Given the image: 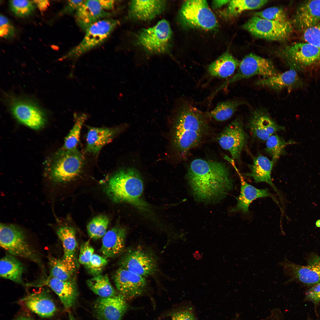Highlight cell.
Instances as JSON below:
<instances>
[{
	"mask_svg": "<svg viewBox=\"0 0 320 320\" xmlns=\"http://www.w3.org/2000/svg\"><path fill=\"white\" fill-rule=\"evenodd\" d=\"M192 255L194 258L196 260L201 259L202 258V254H200L199 251H195L193 254Z\"/></svg>",
	"mask_w": 320,
	"mask_h": 320,
	"instance_id": "51",
	"label": "cell"
},
{
	"mask_svg": "<svg viewBox=\"0 0 320 320\" xmlns=\"http://www.w3.org/2000/svg\"><path fill=\"white\" fill-rule=\"evenodd\" d=\"M24 271L22 263L13 255L7 254L0 259V276L2 278L22 284Z\"/></svg>",
	"mask_w": 320,
	"mask_h": 320,
	"instance_id": "30",
	"label": "cell"
},
{
	"mask_svg": "<svg viewBox=\"0 0 320 320\" xmlns=\"http://www.w3.org/2000/svg\"><path fill=\"white\" fill-rule=\"evenodd\" d=\"M278 265L282 268L284 276L289 277L285 284L297 281L313 286L320 282V256L317 255L311 256L305 265L293 263L286 257Z\"/></svg>",
	"mask_w": 320,
	"mask_h": 320,
	"instance_id": "10",
	"label": "cell"
},
{
	"mask_svg": "<svg viewBox=\"0 0 320 320\" xmlns=\"http://www.w3.org/2000/svg\"><path fill=\"white\" fill-rule=\"evenodd\" d=\"M32 1L36 5L41 12H44L46 10L49 5V2L48 0H38Z\"/></svg>",
	"mask_w": 320,
	"mask_h": 320,
	"instance_id": "48",
	"label": "cell"
},
{
	"mask_svg": "<svg viewBox=\"0 0 320 320\" xmlns=\"http://www.w3.org/2000/svg\"><path fill=\"white\" fill-rule=\"evenodd\" d=\"M234 161L231 160L230 163L233 166L239 177L241 187L240 195L237 198V205L233 209V211H239L247 214L248 213L251 203L255 200L260 198L271 197L277 202L267 189H258L246 182L236 167Z\"/></svg>",
	"mask_w": 320,
	"mask_h": 320,
	"instance_id": "23",
	"label": "cell"
},
{
	"mask_svg": "<svg viewBox=\"0 0 320 320\" xmlns=\"http://www.w3.org/2000/svg\"><path fill=\"white\" fill-rule=\"evenodd\" d=\"M187 177L194 196L202 200L223 197L232 187L228 167L215 161L197 159L188 167Z\"/></svg>",
	"mask_w": 320,
	"mask_h": 320,
	"instance_id": "1",
	"label": "cell"
},
{
	"mask_svg": "<svg viewBox=\"0 0 320 320\" xmlns=\"http://www.w3.org/2000/svg\"><path fill=\"white\" fill-rule=\"evenodd\" d=\"M243 28L257 38L267 40L283 41L291 34L292 26L254 16L243 25Z\"/></svg>",
	"mask_w": 320,
	"mask_h": 320,
	"instance_id": "12",
	"label": "cell"
},
{
	"mask_svg": "<svg viewBox=\"0 0 320 320\" xmlns=\"http://www.w3.org/2000/svg\"><path fill=\"white\" fill-rule=\"evenodd\" d=\"M0 245L10 255L41 264L37 254L27 241L24 233L16 226L1 224Z\"/></svg>",
	"mask_w": 320,
	"mask_h": 320,
	"instance_id": "4",
	"label": "cell"
},
{
	"mask_svg": "<svg viewBox=\"0 0 320 320\" xmlns=\"http://www.w3.org/2000/svg\"><path fill=\"white\" fill-rule=\"evenodd\" d=\"M94 248L91 246L89 241L81 244L79 257V263L86 266L87 265L94 254Z\"/></svg>",
	"mask_w": 320,
	"mask_h": 320,
	"instance_id": "44",
	"label": "cell"
},
{
	"mask_svg": "<svg viewBox=\"0 0 320 320\" xmlns=\"http://www.w3.org/2000/svg\"><path fill=\"white\" fill-rule=\"evenodd\" d=\"M16 320H32L31 319L25 316H22L17 318Z\"/></svg>",
	"mask_w": 320,
	"mask_h": 320,
	"instance_id": "52",
	"label": "cell"
},
{
	"mask_svg": "<svg viewBox=\"0 0 320 320\" xmlns=\"http://www.w3.org/2000/svg\"><path fill=\"white\" fill-rule=\"evenodd\" d=\"M15 29L8 18L4 15L0 16V36L5 39L12 38L15 35Z\"/></svg>",
	"mask_w": 320,
	"mask_h": 320,
	"instance_id": "43",
	"label": "cell"
},
{
	"mask_svg": "<svg viewBox=\"0 0 320 320\" xmlns=\"http://www.w3.org/2000/svg\"><path fill=\"white\" fill-rule=\"evenodd\" d=\"M166 3L164 0H133L129 4V15L136 20H150L164 11Z\"/></svg>",
	"mask_w": 320,
	"mask_h": 320,
	"instance_id": "24",
	"label": "cell"
},
{
	"mask_svg": "<svg viewBox=\"0 0 320 320\" xmlns=\"http://www.w3.org/2000/svg\"><path fill=\"white\" fill-rule=\"evenodd\" d=\"M119 24L113 19H103L94 23L86 30L82 41L63 57V59L76 58L101 44L109 37Z\"/></svg>",
	"mask_w": 320,
	"mask_h": 320,
	"instance_id": "6",
	"label": "cell"
},
{
	"mask_svg": "<svg viewBox=\"0 0 320 320\" xmlns=\"http://www.w3.org/2000/svg\"><path fill=\"white\" fill-rule=\"evenodd\" d=\"M255 16L277 22L284 25L292 26L283 9L278 7H271L256 12Z\"/></svg>",
	"mask_w": 320,
	"mask_h": 320,
	"instance_id": "39",
	"label": "cell"
},
{
	"mask_svg": "<svg viewBox=\"0 0 320 320\" xmlns=\"http://www.w3.org/2000/svg\"><path fill=\"white\" fill-rule=\"evenodd\" d=\"M143 184L138 172L133 168L121 169L109 179L106 192L114 201L126 202L147 211L149 207L142 198Z\"/></svg>",
	"mask_w": 320,
	"mask_h": 320,
	"instance_id": "3",
	"label": "cell"
},
{
	"mask_svg": "<svg viewBox=\"0 0 320 320\" xmlns=\"http://www.w3.org/2000/svg\"><path fill=\"white\" fill-rule=\"evenodd\" d=\"M121 127L115 128L89 127L87 135L86 152L98 153L102 148L111 142L121 130Z\"/></svg>",
	"mask_w": 320,
	"mask_h": 320,
	"instance_id": "26",
	"label": "cell"
},
{
	"mask_svg": "<svg viewBox=\"0 0 320 320\" xmlns=\"http://www.w3.org/2000/svg\"><path fill=\"white\" fill-rule=\"evenodd\" d=\"M83 155L77 149H61L56 154L50 168V175L57 182L69 181L81 172L84 164Z\"/></svg>",
	"mask_w": 320,
	"mask_h": 320,
	"instance_id": "8",
	"label": "cell"
},
{
	"mask_svg": "<svg viewBox=\"0 0 320 320\" xmlns=\"http://www.w3.org/2000/svg\"><path fill=\"white\" fill-rule=\"evenodd\" d=\"M103 8L105 10L113 9L114 7L115 1L100 0Z\"/></svg>",
	"mask_w": 320,
	"mask_h": 320,
	"instance_id": "49",
	"label": "cell"
},
{
	"mask_svg": "<svg viewBox=\"0 0 320 320\" xmlns=\"http://www.w3.org/2000/svg\"><path fill=\"white\" fill-rule=\"evenodd\" d=\"M266 141L265 151L271 157L274 163L281 156L285 154L286 146L292 143L291 141H286L282 137L273 134Z\"/></svg>",
	"mask_w": 320,
	"mask_h": 320,
	"instance_id": "37",
	"label": "cell"
},
{
	"mask_svg": "<svg viewBox=\"0 0 320 320\" xmlns=\"http://www.w3.org/2000/svg\"><path fill=\"white\" fill-rule=\"evenodd\" d=\"M127 231L123 228L116 227L106 232L103 237L100 251L103 256L112 258L121 254L124 251Z\"/></svg>",
	"mask_w": 320,
	"mask_h": 320,
	"instance_id": "27",
	"label": "cell"
},
{
	"mask_svg": "<svg viewBox=\"0 0 320 320\" xmlns=\"http://www.w3.org/2000/svg\"><path fill=\"white\" fill-rule=\"evenodd\" d=\"M268 2L266 0H230L227 7L221 14L225 18L233 17L245 11L259 9Z\"/></svg>",
	"mask_w": 320,
	"mask_h": 320,
	"instance_id": "32",
	"label": "cell"
},
{
	"mask_svg": "<svg viewBox=\"0 0 320 320\" xmlns=\"http://www.w3.org/2000/svg\"><path fill=\"white\" fill-rule=\"evenodd\" d=\"M303 38L305 42L320 48V23L303 31Z\"/></svg>",
	"mask_w": 320,
	"mask_h": 320,
	"instance_id": "42",
	"label": "cell"
},
{
	"mask_svg": "<svg viewBox=\"0 0 320 320\" xmlns=\"http://www.w3.org/2000/svg\"><path fill=\"white\" fill-rule=\"evenodd\" d=\"M109 222L108 218L104 215H100L94 217L87 226L89 236L94 239L103 237L106 232Z\"/></svg>",
	"mask_w": 320,
	"mask_h": 320,
	"instance_id": "38",
	"label": "cell"
},
{
	"mask_svg": "<svg viewBox=\"0 0 320 320\" xmlns=\"http://www.w3.org/2000/svg\"><path fill=\"white\" fill-rule=\"evenodd\" d=\"M274 164L272 160L260 155L254 158L253 163L249 165L250 172L246 174V175L252 178L255 183L263 182L269 184L280 196V193L271 179V172Z\"/></svg>",
	"mask_w": 320,
	"mask_h": 320,
	"instance_id": "28",
	"label": "cell"
},
{
	"mask_svg": "<svg viewBox=\"0 0 320 320\" xmlns=\"http://www.w3.org/2000/svg\"><path fill=\"white\" fill-rule=\"evenodd\" d=\"M34 287L47 286L52 289L59 297L66 309L73 306L76 303L79 293L75 282L72 280L63 281L48 276L36 282L28 284Z\"/></svg>",
	"mask_w": 320,
	"mask_h": 320,
	"instance_id": "17",
	"label": "cell"
},
{
	"mask_svg": "<svg viewBox=\"0 0 320 320\" xmlns=\"http://www.w3.org/2000/svg\"><path fill=\"white\" fill-rule=\"evenodd\" d=\"M245 102L239 100H231L219 103L208 115L218 121H223L230 118L238 107Z\"/></svg>",
	"mask_w": 320,
	"mask_h": 320,
	"instance_id": "34",
	"label": "cell"
},
{
	"mask_svg": "<svg viewBox=\"0 0 320 320\" xmlns=\"http://www.w3.org/2000/svg\"><path fill=\"white\" fill-rule=\"evenodd\" d=\"M49 276L63 281L71 279L76 268L75 261H71L63 257L58 258L53 256L48 258Z\"/></svg>",
	"mask_w": 320,
	"mask_h": 320,
	"instance_id": "31",
	"label": "cell"
},
{
	"mask_svg": "<svg viewBox=\"0 0 320 320\" xmlns=\"http://www.w3.org/2000/svg\"><path fill=\"white\" fill-rule=\"evenodd\" d=\"M56 232L62 244L63 257L69 260L75 261V255L77 243L75 230L71 227L64 226L58 228Z\"/></svg>",
	"mask_w": 320,
	"mask_h": 320,
	"instance_id": "33",
	"label": "cell"
},
{
	"mask_svg": "<svg viewBox=\"0 0 320 320\" xmlns=\"http://www.w3.org/2000/svg\"><path fill=\"white\" fill-rule=\"evenodd\" d=\"M85 0H69L61 12L62 14H70L76 12Z\"/></svg>",
	"mask_w": 320,
	"mask_h": 320,
	"instance_id": "47",
	"label": "cell"
},
{
	"mask_svg": "<svg viewBox=\"0 0 320 320\" xmlns=\"http://www.w3.org/2000/svg\"><path fill=\"white\" fill-rule=\"evenodd\" d=\"M316 225L317 227H320V220H318L316 223Z\"/></svg>",
	"mask_w": 320,
	"mask_h": 320,
	"instance_id": "53",
	"label": "cell"
},
{
	"mask_svg": "<svg viewBox=\"0 0 320 320\" xmlns=\"http://www.w3.org/2000/svg\"><path fill=\"white\" fill-rule=\"evenodd\" d=\"M247 126L253 138L263 141L266 140L274 133L284 129V127L272 119L265 109L262 108L251 111Z\"/></svg>",
	"mask_w": 320,
	"mask_h": 320,
	"instance_id": "16",
	"label": "cell"
},
{
	"mask_svg": "<svg viewBox=\"0 0 320 320\" xmlns=\"http://www.w3.org/2000/svg\"><path fill=\"white\" fill-rule=\"evenodd\" d=\"M180 15L183 22L190 27L210 30L217 26L216 18L205 0L185 1L181 8Z\"/></svg>",
	"mask_w": 320,
	"mask_h": 320,
	"instance_id": "9",
	"label": "cell"
},
{
	"mask_svg": "<svg viewBox=\"0 0 320 320\" xmlns=\"http://www.w3.org/2000/svg\"><path fill=\"white\" fill-rule=\"evenodd\" d=\"M230 0H215L213 2V5L214 8H219L222 7L224 5L228 3Z\"/></svg>",
	"mask_w": 320,
	"mask_h": 320,
	"instance_id": "50",
	"label": "cell"
},
{
	"mask_svg": "<svg viewBox=\"0 0 320 320\" xmlns=\"http://www.w3.org/2000/svg\"><path fill=\"white\" fill-rule=\"evenodd\" d=\"M108 262L107 258L104 256L94 254L89 264L86 267L90 274L95 276L100 274Z\"/></svg>",
	"mask_w": 320,
	"mask_h": 320,
	"instance_id": "41",
	"label": "cell"
},
{
	"mask_svg": "<svg viewBox=\"0 0 320 320\" xmlns=\"http://www.w3.org/2000/svg\"><path fill=\"white\" fill-rule=\"evenodd\" d=\"M85 113H74L75 123L65 137L62 150L72 151L77 149L82 125L87 118Z\"/></svg>",
	"mask_w": 320,
	"mask_h": 320,
	"instance_id": "36",
	"label": "cell"
},
{
	"mask_svg": "<svg viewBox=\"0 0 320 320\" xmlns=\"http://www.w3.org/2000/svg\"><path fill=\"white\" fill-rule=\"evenodd\" d=\"M127 308L125 297L121 294L100 297L94 305L95 313L100 320H121Z\"/></svg>",
	"mask_w": 320,
	"mask_h": 320,
	"instance_id": "19",
	"label": "cell"
},
{
	"mask_svg": "<svg viewBox=\"0 0 320 320\" xmlns=\"http://www.w3.org/2000/svg\"><path fill=\"white\" fill-rule=\"evenodd\" d=\"M114 280L121 294L129 298L140 295L146 285L145 277L121 267L116 271Z\"/></svg>",
	"mask_w": 320,
	"mask_h": 320,
	"instance_id": "18",
	"label": "cell"
},
{
	"mask_svg": "<svg viewBox=\"0 0 320 320\" xmlns=\"http://www.w3.org/2000/svg\"><path fill=\"white\" fill-rule=\"evenodd\" d=\"M255 84L277 92L284 89H287L289 91L297 88L302 87L303 85V83L296 70L292 68L275 76L259 79L256 81Z\"/></svg>",
	"mask_w": 320,
	"mask_h": 320,
	"instance_id": "20",
	"label": "cell"
},
{
	"mask_svg": "<svg viewBox=\"0 0 320 320\" xmlns=\"http://www.w3.org/2000/svg\"><path fill=\"white\" fill-rule=\"evenodd\" d=\"M279 73L270 60L255 54H249L245 56L239 63L237 73L224 82L214 93L216 94L231 83L255 75H260L265 78Z\"/></svg>",
	"mask_w": 320,
	"mask_h": 320,
	"instance_id": "7",
	"label": "cell"
},
{
	"mask_svg": "<svg viewBox=\"0 0 320 320\" xmlns=\"http://www.w3.org/2000/svg\"><path fill=\"white\" fill-rule=\"evenodd\" d=\"M111 15L103 9L100 0H85L76 12L75 19L80 28L86 31L94 23Z\"/></svg>",
	"mask_w": 320,
	"mask_h": 320,
	"instance_id": "21",
	"label": "cell"
},
{
	"mask_svg": "<svg viewBox=\"0 0 320 320\" xmlns=\"http://www.w3.org/2000/svg\"><path fill=\"white\" fill-rule=\"evenodd\" d=\"M120 263L121 267L144 277L153 274L158 266L154 255L140 248L128 252Z\"/></svg>",
	"mask_w": 320,
	"mask_h": 320,
	"instance_id": "15",
	"label": "cell"
},
{
	"mask_svg": "<svg viewBox=\"0 0 320 320\" xmlns=\"http://www.w3.org/2000/svg\"><path fill=\"white\" fill-rule=\"evenodd\" d=\"M177 111L173 123V143L178 152L183 155L201 142L209 126L205 114L187 103L183 104Z\"/></svg>",
	"mask_w": 320,
	"mask_h": 320,
	"instance_id": "2",
	"label": "cell"
},
{
	"mask_svg": "<svg viewBox=\"0 0 320 320\" xmlns=\"http://www.w3.org/2000/svg\"><path fill=\"white\" fill-rule=\"evenodd\" d=\"M8 104L10 111L19 122L29 127L36 130L45 125V114L35 103L25 98L11 97Z\"/></svg>",
	"mask_w": 320,
	"mask_h": 320,
	"instance_id": "11",
	"label": "cell"
},
{
	"mask_svg": "<svg viewBox=\"0 0 320 320\" xmlns=\"http://www.w3.org/2000/svg\"><path fill=\"white\" fill-rule=\"evenodd\" d=\"M283 55L290 68L296 70L320 64V48L306 42L287 46L284 49Z\"/></svg>",
	"mask_w": 320,
	"mask_h": 320,
	"instance_id": "13",
	"label": "cell"
},
{
	"mask_svg": "<svg viewBox=\"0 0 320 320\" xmlns=\"http://www.w3.org/2000/svg\"><path fill=\"white\" fill-rule=\"evenodd\" d=\"M21 301L30 310L42 317H51L56 311L55 303L45 291L31 293L22 298Z\"/></svg>",
	"mask_w": 320,
	"mask_h": 320,
	"instance_id": "25",
	"label": "cell"
},
{
	"mask_svg": "<svg viewBox=\"0 0 320 320\" xmlns=\"http://www.w3.org/2000/svg\"><path fill=\"white\" fill-rule=\"evenodd\" d=\"M70 320H74V319H73V318H72V317H71V319H70Z\"/></svg>",
	"mask_w": 320,
	"mask_h": 320,
	"instance_id": "54",
	"label": "cell"
},
{
	"mask_svg": "<svg viewBox=\"0 0 320 320\" xmlns=\"http://www.w3.org/2000/svg\"><path fill=\"white\" fill-rule=\"evenodd\" d=\"M239 63L230 53L221 55L208 66L207 71L211 76L224 78L232 75Z\"/></svg>",
	"mask_w": 320,
	"mask_h": 320,
	"instance_id": "29",
	"label": "cell"
},
{
	"mask_svg": "<svg viewBox=\"0 0 320 320\" xmlns=\"http://www.w3.org/2000/svg\"><path fill=\"white\" fill-rule=\"evenodd\" d=\"M320 21V0L302 3L295 14L292 25L303 31L316 25Z\"/></svg>",
	"mask_w": 320,
	"mask_h": 320,
	"instance_id": "22",
	"label": "cell"
},
{
	"mask_svg": "<svg viewBox=\"0 0 320 320\" xmlns=\"http://www.w3.org/2000/svg\"><path fill=\"white\" fill-rule=\"evenodd\" d=\"M248 139L242 121L240 119L237 118L221 132L217 140L223 149L229 152L232 159L239 160L242 151L247 146Z\"/></svg>",
	"mask_w": 320,
	"mask_h": 320,
	"instance_id": "14",
	"label": "cell"
},
{
	"mask_svg": "<svg viewBox=\"0 0 320 320\" xmlns=\"http://www.w3.org/2000/svg\"><path fill=\"white\" fill-rule=\"evenodd\" d=\"M172 36L169 22L163 19L152 27L141 30L137 39L138 44L146 51L158 54L168 52Z\"/></svg>",
	"mask_w": 320,
	"mask_h": 320,
	"instance_id": "5",
	"label": "cell"
},
{
	"mask_svg": "<svg viewBox=\"0 0 320 320\" xmlns=\"http://www.w3.org/2000/svg\"><path fill=\"white\" fill-rule=\"evenodd\" d=\"M87 283L89 289L100 297H107L116 295L107 274L94 276L87 280Z\"/></svg>",
	"mask_w": 320,
	"mask_h": 320,
	"instance_id": "35",
	"label": "cell"
},
{
	"mask_svg": "<svg viewBox=\"0 0 320 320\" xmlns=\"http://www.w3.org/2000/svg\"><path fill=\"white\" fill-rule=\"evenodd\" d=\"M172 320H196L195 316L190 310L187 309L180 310L173 313Z\"/></svg>",
	"mask_w": 320,
	"mask_h": 320,
	"instance_id": "45",
	"label": "cell"
},
{
	"mask_svg": "<svg viewBox=\"0 0 320 320\" xmlns=\"http://www.w3.org/2000/svg\"><path fill=\"white\" fill-rule=\"evenodd\" d=\"M306 297L314 303L320 302V282L313 285L308 290L306 293Z\"/></svg>",
	"mask_w": 320,
	"mask_h": 320,
	"instance_id": "46",
	"label": "cell"
},
{
	"mask_svg": "<svg viewBox=\"0 0 320 320\" xmlns=\"http://www.w3.org/2000/svg\"><path fill=\"white\" fill-rule=\"evenodd\" d=\"M10 8L17 17H24L31 14L35 7L32 1L12 0L9 1Z\"/></svg>",
	"mask_w": 320,
	"mask_h": 320,
	"instance_id": "40",
	"label": "cell"
}]
</instances>
